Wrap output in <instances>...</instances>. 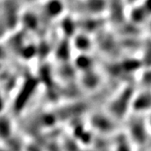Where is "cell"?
<instances>
[]
</instances>
